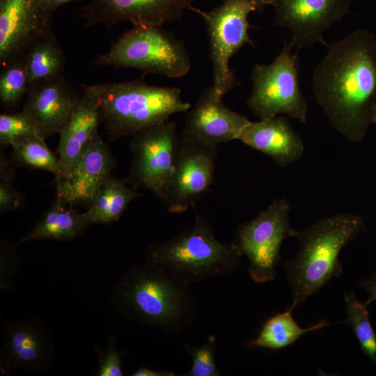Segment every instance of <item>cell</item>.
<instances>
[{
  "mask_svg": "<svg viewBox=\"0 0 376 376\" xmlns=\"http://www.w3.org/2000/svg\"><path fill=\"white\" fill-rule=\"evenodd\" d=\"M312 89L331 127L353 142L376 122V36L357 29L327 44Z\"/></svg>",
  "mask_w": 376,
  "mask_h": 376,
  "instance_id": "obj_1",
  "label": "cell"
},
{
  "mask_svg": "<svg viewBox=\"0 0 376 376\" xmlns=\"http://www.w3.org/2000/svg\"><path fill=\"white\" fill-rule=\"evenodd\" d=\"M109 303L121 317L165 334H181L197 318L198 301L189 285L146 261L116 280Z\"/></svg>",
  "mask_w": 376,
  "mask_h": 376,
  "instance_id": "obj_2",
  "label": "cell"
},
{
  "mask_svg": "<svg viewBox=\"0 0 376 376\" xmlns=\"http://www.w3.org/2000/svg\"><path fill=\"white\" fill-rule=\"evenodd\" d=\"M366 230L363 217L349 213L327 217L297 231L299 251L284 267L293 297V307L301 306L343 272L341 250Z\"/></svg>",
  "mask_w": 376,
  "mask_h": 376,
  "instance_id": "obj_3",
  "label": "cell"
},
{
  "mask_svg": "<svg viewBox=\"0 0 376 376\" xmlns=\"http://www.w3.org/2000/svg\"><path fill=\"white\" fill-rule=\"evenodd\" d=\"M242 256L233 242L219 241L210 223L196 216L175 236L150 244L145 261L190 285L233 273Z\"/></svg>",
  "mask_w": 376,
  "mask_h": 376,
  "instance_id": "obj_4",
  "label": "cell"
},
{
  "mask_svg": "<svg viewBox=\"0 0 376 376\" xmlns=\"http://www.w3.org/2000/svg\"><path fill=\"white\" fill-rule=\"evenodd\" d=\"M85 86L98 101L111 141L132 136L191 108L179 88L152 86L142 79Z\"/></svg>",
  "mask_w": 376,
  "mask_h": 376,
  "instance_id": "obj_5",
  "label": "cell"
},
{
  "mask_svg": "<svg viewBox=\"0 0 376 376\" xmlns=\"http://www.w3.org/2000/svg\"><path fill=\"white\" fill-rule=\"evenodd\" d=\"M98 67L131 68L169 78L182 77L191 69L183 42L157 26H134L95 61Z\"/></svg>",
  "mask_w": 376,
  "mask_h": 376,
  "instance_id": "obj_6",
  "label": "cell"
},
{
  "mask_svg": "<svg viewBox=\"0 0 376 376\" xmlns=\"http://www.w3.org/2000/svg\"><path fill=\"white\" fill-rule=\"evenodd\" d=\"M270 5V0H223L210 11L191 8L203 18L207 29L212 66V86L218 96L223 97L237 84L229 66L230 58L244 45L255 47L249 34V14Z\"/></svg>",
  "mask_w": 376,
  "mask_h": 376,
  "instance_id": "obj_7",
  "label": "cell"
},
{
  "mask_svg": "<svg viewBox=\"0 0 376 376\" xmlns=\"http://www.w3.org/2000/svg\"><path fill=\"white\" fill-rule=\"evenodd\" d=\"M292 48L285 40L271 63L253 67V88L246 104L260 120L286 115L301 123L306 121L308 104L299 85L297 54Z\"/></svg>",
  "mask_w": 376,
  "mask_h": 376,
  "instance_id": "obj_8",
  "label": "cell"
},
{
  "mask_svg": "<svg viewBox=\"0 0 376 376\" xmlns=\"http://www.w3.org/2000/svg\"><path fill=\"white\" fill-rule=\"evenodd\" d=\"M290 202L276 199L256 217L242 224L233 242L249 261L248 272L258 283L273 281L281 260L280 250L283 241L297 235L290 224Z\"/></svg>",
  "mask_w": 376,
  "mask_h": 376,
  "instance_id": "obj_9",
  "label": "cell"
},
{
  "mask_svg": "<svg viewBox=\"0 0 376 376\" xmlns=\"http://www.w3.org/2000/svg\"><path fill=\"white\" fill-rule=\"evenodd\" d=\"M132 137L134 156L128 180L133 188L150 190L161 200L173 166L179 139L177 125L170 119Z\"/></svg>",
  "mask_w": 376,
  "mask_h": 376,
  "instance_id": "obj_10",
  "label": "cell"
},
{
  "mask_svg": "<svg viewBox=\"0 0 376 376\" xmlns=\"http://www.w3.org/2000/svg\"><path fill=\"white\" fill-rule=\"evenodd\" d=\"M217 148L179 136L173 169L161 198L170 212L186 211L210 187Z\"/></svg>",
  "mask_w": 376,
  "mask_h": 376,
  "instance_id": "obj_11",
  "label": "cell"
},
{
  "mask_svg": "<svg viewBox=\"0 0 376 376\" xmlns=\"http://www.w3.org/2000/svg\"><path fill=\"white\" fill-rule=\"evenodd\" d=\"M354 0H270L275 8L274 25L289 29L291 45L311 47L320 42L327 46L323 33L350 12Z\"/></svg>",
  "mask_w": 376,
  "mask_h": 376,
  "instance_id": "obj_12",
  "label": "cell"
},
{
  "mask_svg": "<svg viewBox=\"0 0 376 376\" xmlns=\"http://www.w3.org/2000/svg\"><path fill=\"white\" fill-rule=\"evenodd\" d=\"M194 0H92L81 9L84 26L102 24L110 28L123 21L134 26H157L179 21Z\"/></svg>",
  "mask_w": 376,
  "mask_h": 376,
  "instance_id": "obj_13",
  "label": "cell"
},
{
  "mask_svg": "<svg viewBox=\"0 0 376 376\" xmlns=\"http://www.w3.org/2000/svg\"><path fill=\"white\" fill-rule=\"evenodd\" d=\"M54 12L47 0H0V65L24 55L36 38L51 30Z\"/></svg>",
  "mask_w": 376,
  "mask_h": 376,
  "instance_id": "obj_14",
  "label": "cell"
},
{
  "mask_svg": "<svg viewBox=\"0 0 376 376\" xmlns=\"http://www.w3.org/2000/svg\"><path fill=\"white\" fill-rule=\"evenodd\" d=\"M54 356L51 333L38 317L7 324L1 350V363L6 369L22 370L29 375L46 373Z\"/></svg>",
  "mask_w": 376,
  "mask_h": 376,
  "instance_id": "obj_15",
  "label": "cell"
},
{
  "mask_svg": "<svg viewBox=\"0 0 376 376\" xmlns=\"http://www.w3.org/2000/svg\"><path fill=\"white\" fill-rule=\"evenodd\" d=\"M251 122L244 116L227 107L223 97L218 96L210 86L201 93L193 107L188 110L180 135L217 147L220 143L239 139Z\"/></svg>",
  "mask_w": 376,
  "mask_h": 376,
  "instance_id": "obj_16",
  "label": "cell"
},
{
  "mask_svg": "<svg viewBox=\"0 0 376 376\" xmlns=\"http://www.w3.org/2000/svg\"><path fill=\"white\" fill-rule=\"evenodd\" d=\"M26 93L22 111L44 139L61 132L79 98L63 74L31 85Z\"/></svg>",
  "mask_w": 376,
  "mask_h": 376,
  "instance_id": "obj_17",
  "label": "cell"
},
{
  "mask_svg": "<svg viewBox=\"0 0 376 376\" xmlns=\"http://www.w3.org/2000/svg\"><path fill=\"white\" fill-rule=\"evenodd\" d=\"M116 160L97 130L87 142L67 177L56 181L58 194L70 205H90L111 175Z\"/></svg>",
  "mask_w": 376,
  "mask_h": 376,
  "instance_id": "obj_18",
  "label": "cell"
},
{
  "mask_svg": "<svg viewBox=\"0 0 376 376\" xmlns=\"http://www.w3.org/2000/svg\"><path fill=\"white\" fill-rule=\"evenodd\" d=\"M238 140L268 155L282 168L299 160L304 152L301 138L282 116L251 121Z\"/></svg>",
  "mask_w": 376,
  "mask_h": 376,
  "instance_id": "obj_19",
  "label": "cell"
},
{
  "mask_svg": "<svg viewBox=\"0 0 376 376\" xmlns=\"http://www.w3.org/2000/svg\"><path fill=\"white\" fill-rule=\"evenodd\" d=\"M82 94L60 134L58 159L68 176L83 148L102 121L100 105L94 94L82 86ZM63 179V178H62Z\"/></svg>",
  "mask_w": 376,
  "mask_h": 376,
  "instance_id": "obj_20",
  "label": "cell"
},
{
  "mask_svg": "<svg viewBox=\"0 0 376 376\" xmlns=\"http://www.w3.org/2000/svg\"><path fill=\"white\" fill-rule=\"evenodd\" d=\"M65 203L57 194L54 204L17 244L32 240H70L79 235L87 226L81 214L76 212L72 205L65 208Z\"/></svg>",
  "mask_w": 376,
  "mask_h": 376,
  "instance_id": "obj_21",
  "label": "cell"
},
{
  "mask_svg": "<svg viewBox=\"0 0 376 376\" xmlns=\"http://www.w3.org/2000/svg\"><path fill=\"white\" fill-rule=\"evenodd\" d=\"M141 196L134 188L127 187L111 175L100 187L88 209L81 213L85 224H106L118 221L129 204Z\"/></svg>",
  "mask_w": 376,
  "mask_h": 376,
  "instance_id": "obj_22",
  "label": "cell"
},
{
  "mask_svg": "<svg viewBox=\"0 0 376 376\" xmlns=\"http://www.w3.org/2000/svg\"><path fill=\"white\" fill-rule=\"evenodd\" d=\"M23 56L29 86L63 74L65 56L51 30L33 40Z\"/></svg>",
  "mask_w": 376,
  "mask_h": 376,
  "instance_id": "obj_23",
  "label": "cell"
},
{
  "mask_svg": "<svg viewBox=\"0 0 376 376\" xmlns=\"http://www.w3.org/2000/svg\"><path fill=\"white\" fill-rule=\"evenodd\" d=\"M294 308L291 306L285 311L269 318L263 325L256 338L250 340L247 345L280 350L292 345L306 333L319 330L328 325L326 318H324L308 327H301L292 316Z\"/></svg>",
  "mask_w": 376,
  "mask_h": 376,
  "instance_id": "obj_24",
  "label": "cell"
},
{
  "mask_svg": "<svg viewBox=\"0 0 376 376\" xmlns=\"http://www.w3.org/2000/svg\"><path fill=\"white\" fill-rule=\"evenodd\" d=\"M13 162L19 166L49 171L56 181L65 175L58 159L47 146L45 139L36 134L17 138L10 143Z\"/></svg>",
  "mask_w": 376,
  "mask_h": 376,
  "instance_id": "obj_25",
  "label": "cell"
},
{
  "mask_svg": "<svg viewBox=\"0 0 376 376\" xmlns=\"http://www.w3.org/2000/svg\"><path fill=\"white\" fill-rule=\"evenodd\" d=\"M347 318L345 322L352 329L361 350L376 364V336L371 326L368 306L353 291L344 295Z\"/></svg>",
  "mask_w": 376,
  "mask_h": 376,
  "instance_id": "obj_26",
  "label": "cell"
},
{
  "mask_svg": "<svg viewBox=\"0 0 376 376\" xmlns=\"http://www.w3.org/2000/svg\"><path fill=\"white\" fill-rule=\"evenodd\" d=\"M29 88L24 56L3 66L0 75V100L3 107L15 106Z\"/></svg>",
  "mask_w": 376,
  "mask_h": 376,
  "instance_id": "obj_27",
  "label": "cell"
},
{
  "mask_svg": "<svg viewBox=\"0 0 376 376\" xmlns=\"http://www.w3.org/2000/svg\"><path fill=\"white\" fill-rule=\"evenodd\" d=\"M217 338L210 335L205 343L201 346H195L185 343L183 347L191 358V366L184 376H220L215 354L217 346Z\"/></svg>",
  "mask_w": 376,
  "mask_h": 376,
  "instance_id": "obj_28",
  "label": "cell"
},
{
  "mask_svg": "<svg viewBox=\"0 0 376 376\" xmlns=\"http://www.w3.org/2000/svg\"><path fill=\"white\" fill-rule=\"evenodd\" d=\"M38 134L36 127L30 118L22 111L16 113L0 115V143L10 145L21 136Z\"/></svg>",
  "mask_w": 376,
  "mask_h": 376,
  "instance_id": "obj_29",
  "label": "cell"
},
{
  "mask_svg": "<svg viewBox=\"0 0 376 376\" xmlns=\"http://www.w3.org/2000/svg\"><path fill=\"white\" fill-rule=\"evenodd\" d=\"M0 251V289L5 292L13 288V279L19 274L22 261L15 245L9 241H1Z\"/></svg>",
  "mask_w": 376,
  "mask_h": 376,
  "instance_id": "obj_30",
  "label": "cell"
},
{
  "mask_svg": "<svg viewBox=\"0 0 376 376\" xmlns=\"http://www.w3.org/2000/svg\"><path fill=\"white\" fill-rule=\"evenodd\" d=\"M98 358L97 376H122V353L116 348V340L113 335L108 338V345L104 350L95 345Z\"/></svg>",
  "mask_w": 376,
  "mask_h": 376,
  "instance_id": "obj_31",
  "label": "cell"
},
{
  "mask_svg": "<svg viewBox=\"0 0 376 376\" xmlns=\"http://www.w3.org/2000/svg\"><path fill=\"white\" fill-rule=\"evenodd\" d=\"M0 211L14 210L19 207L21 198L12 182L11 169L8 162L1 157Z\"/></svg>",
  "mask_w": 376,
  "mask_h": 376,
  "instance_id": "obj_32",
  "label": "cell"
},
{
  "mask_svg": "<svg viewBox=\"0 0 376 376\" xmlns=\"http://www.w3.org/2000/svg\"><path fill=\"white\" fill-rule=\"evenodd\" d=\"M359 285L368 294V298L365 302L367 306L373 301H376V272L369 279L360 282Z\"/></svg>",
  "mask_w": 376,
  "mask_h": 376,
  "instance_id": "obj_33",
  "label": "cell"
},
{
  "mask_svg": "<svg viewBox=\"0 0 376 376\" xmlns=\"http://www.w3.org/2000/svg\"><path fill=\"white\" fill-rule=\"evenodd\" d=\"M177 375L172 371L155 370L150 368L141 366L136 370L132 376H175Z\"/></svg>",
  "mask_w": 376,
  "mask_h": 376,
  "instance_id": "obj_34",
  "label": "cell"
},
{
  "mask_svg": "<svg viewBox=\"0 0 376 376\" xmlns=\"http://www.w3.org/2000/svg\"><path fill=\"white\" fill-rule=\"evenodd\" d=\"M74 1H81V0H47V3L49 8L53 12H54L56 9H58L61 6L67 3Z\"/></svg>",
  "mask_w": 376,
  "mask_h": 376,
  "instance_id": "obj_35",
  "label": "cell"
},
{
  "mask_svg": "<svg viewBox=\"0 0 376 376\" xmlns=\"http://www.w3.org/2000/svg\"><path fill=\"white\" fill-rule=\"evenodd\" d=\"M375 125H376V122H375Z\"/></svg>",
  "mask_w": 376,
  "mask_h": 376,
  "instance_id": "obj_36",
  "label": "cell"
}]
</instances>
